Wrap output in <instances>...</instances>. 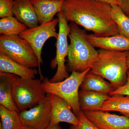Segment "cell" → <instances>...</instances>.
Instances as JSON below:
<instances>
[{
	"instance_id": "obj_6",
	"label": "cell",
	"mask_w": 129,
	"mask_h": 129,
	"mask_svg": "<svg viewBox=\"0 0 129 129\" xmlns=\"http://www.w3.org/2000/svg\"><path fill=\"white\" fill-rule=\"evenodd\" d=\"M0 53L25 67L31 68L39 67L37 56L32 47L19 35H1Z\"/></svg>"
},
{
	"instance_id": "obj_8",
	"label": "cell",
	"mask_w": 129,
	"mask_h": 129,
	"mask_svg": "<svg viewBox=\"0 0 129 129\" xmlns=\"http://www.w3.org/2000/svg\"><path fill=\"white\" fill-rule=\"evenodd\" d=\"M58 23V18H55L50 22L42 24L35 27L27 28L19 35L22 39L27 41L34 51L39 62V73L41 79L44 78L41 71V64L43 63L42 58V50L44 44L50 38L53 37L57 39L58 33L56 27Z\"/></svg>"
},
{
	"instance_id": "obj_15",
	"label": "cell",
	"mask_w": 129,
	"mask_h": 129,
	"mask_svg": "<svg viewBox=\"0 0 129 129\" xmlns=\"http://www.w3.org/2000/svg\"><path fill=\"white\" fill-rule=\"evenodd\" d=\"M18 77L13 74L0 72V105L20 112L12 97L13 83Z\"/></svg>"
},
{
	"instance_id": "obj_19",
	"label": "cell",
	"mask_w": 129,
	"mask_h": 129,
	"mask_svg": "<svg viewBox=\"0 0 129 129\" xmlns=\"http://www.w3.org/2000/svg\"><path fill=\"white\" fill-rule=\"evenodd\" d=\"M99 111H117L125 116H129V96L114 95L109 97Z\"/></svg>"
},
{
	"instance_id": "obj_5",
	"label": "cell",
	"mask_w": 129,
	"mask_h": 129,
	"mask_svg": "<svg viewBox=\"0 0 129 129\" xmlns=\"http://www.w3.org/2000/svg\"><path fill=\"white\" fill-rule=\"evenodd\" d=\"M46 95L41 79L18 77L13 83V99L20 112L36 106L45 98Z\"/></svg>"
},
{
	"instance_id": "obj_1",
	"label": "cell",
	"mask_w": 129,
	"mask_h": 129,
	"mask_svg": "<svg viewBox=\"0 0 129 129\" xmlns=\"http://www.w3.org/2000/svg\"><path fill=\"white\" fill-rule=\"evenodd\" d=\"M111 5L97 0H65L62 11L68 22L92 32L95 36L120 35L111 17Z\"/></svg>"
},
{
	"instance_id": "obj_26",
	"label": "cell",
	"mask_w": 129,
	"mask_h": 129,
	"mask_svg": "<svg viewBox=\"0 0 129 129\" xmlns=\"http://www.w3.org/2000/svg\"><path fill=\"white\" fill-rule=\"evenodd\" d=\"M120 6L125 14L129 17V0H120Z\"/></svg>"
},
{
	"instance_id": "obj_12",
	"label": "cell",
	"mask_w": 129,
	"mask_h": 129,
	"mask_svg": "<svg viewBox=\"0 0 129 129\" xmlns=\"http://www.w3.org/2000/svg\"><path fill=\"white\" fill-rule=\"evenodd\" d=\"M40 24L50 22L62 10L63 0H30Z\"/></svg>"
},
{
	"instance_id": "obj_25",
	"label": "cell",
	"mask_w": 129,
	"mask_h": 129,
	"mask_svg": "<svg viewBox=\"0 0 129 129\" xmlns=\"http://www.w3.org/2000/svg\"><path fill=\"white\" fill-rule=\"evenodd\" d=\"M109 95L111 96L114 95H122L129 96V72L127 73V79L126 83L124 85L117 88L113 91L110 92Z\"/></svg>"
},
{
	"instance_id": "obj_7",
	"label": "cell",
	"mask_w": 129,
	"mask_h": 129,
	"mask_svg": "<svg viewBox=\"0 0 129 129\" xmlns=\"http://www.w3.org/2000/svg\"><path fill=\"white\" fill-rule=\"evenodd\" d=\"M57 16L59 30L56 42V56L50 63L52 69H55L57 67V69L54 76L49 80L52 83L61 81L69 76L65 65V58L68 54L69 24L62 11L58 13Z\"/></svg>"
},
{
	"instance_id": "obj_11",
	"label": "cell",
	"mask_w": 129,
	"mask_h": 129,
	"mask_svg": "<svg viewBox=\"0 0 129 129\" xmlns=\"http://www.w3.org/2000/svg\"><path fill=\"white\" fill-rule=\"evenodd\" d=\"M51 95L52 111L49 125L58 124L60 122L78 125L79 123L78 118L71 111L69 105L60 97Z\"/></svg>"
},
{
	"instance_id": "obj_10",
	"label": "cell",
	"mask_w": 129,
	"mask_h": 129,
	"mask_svg": "<svg viewBox=\"0 0 129 129\" xmlns=\"http://www.w3.org/2000/svg\"><path fill=\"white\" fill-rule=\"evenodd\" d=\"M100 129H129V117L101 111H83Z\"/></svg>"
},
{
	"instance_id": "obj_28",
	"label": "cell",
	"mask_w": 129,
	"mask_h": 129,
	"mask_svg": "<svg viewBox=\"0 0 129 129\" xmlns=\"http://www.w3.org/2000/svg\"><path fill=\"white\" fill-rule=\"evenodd\" d=\"M46 129H62L60 127L59 124H54L53 125H49V126Z\"/></svg>"
},
{
	"instance_id": "obj_31",
	"label": "cell",
	"mask_w": 129,
	"mask_h": 129,
	"mask_svg": "<svg viewBox=\"0 0 129 129\" xmlns=\"http://www.w3.org/2000/svg\"><path fill=\"white\" fill-rule=\"evenodd\" d=\"M128 117H129V116H128Z\"/></svg>"
},
{
	"instance_id": "obj_16",
	"label": "cell",
	"mask_w": 129,
	"mask_h": 129,
	"mask_svg": "<svg viewBox=\"0 0 129 129\" xmlns=\"http://www.w3.org/2000/svg\"><path fill=\"white\" fill-rule=\"evenodd\" d=\"M0 72L15 75L25 79H35L38 73L37 70L25 67L0 53Z\"/></svg>"
},
{
	"instance_id": "obj_2",
	"label": "cell",
	"mask_w": 129,
	"mask_h": 129,
	"mask_svg": "<svg viewBox=\"0 0 129 129\" xmlns=\"http://www.w3.org/2000/svg\"><path fill=\"white\" fill-rule=\"evenodd\" d=\"M68 64L72 72H82L91 69L97 59L98 51L88 41L85 30L77 24L71 22L69 24Z\"/></svg>"
},
{
	"instance_id": "obj_30",
	"label": "cell",
	"mask_w": 129,
	"mask_h": 129,
	"mask_svg": "<svg viewBox=\"0 0 129 129\" xmlns=\"http://www.w3.org/2000/svg\"><path fill=\"white\" fill-rule=\"evenodd\" d=\"M19 129H32V128H29V127H26V126L23 125L22 127H21Z\"/></svg>"
},
{
	"instance_id": "obj_27",
	"label": "cell",
	"mask_w": 129,
	"mask_h": 129,
	"mask_svg": "<svg viewBox=\"0 0 129 129\" xmlns=\"http://www.w3.org/2000/svg\"><path fill=\"white\" fill-rule=\"evenodd\" d=\"M63 1H65V0H63ZM97 1L106 3L110 5L114 4V5H119V6L120 5V0H97Z\"/></svg>"
},
{
	"instance_id": "obj_13",
	"label": "cell",
	"mask_w": 129,
	"mask_h": 129,
	"mask_svg": "<svg viewBox=\"0 0 129 129\" xmlns=\"http://www.w3.org/2000/svg\"><path fill=\"white\" fill-rule=\"evenodd\" d=\"M86 37L94 47L107 50L129 51V39L122 35L98 37L86 33Z\"/></svg>"
},
{
	"instance_id": "obj_20",
	"label": "cell",
	"mask_w": 129,
	"mask_h": 129,
	"mask_svg": "<svg viewBox=\"0 0 129 129\" xmlns=\"http://www.w3.org/2000/svg\"><path fill=\"white\" fill-rule=\"evenodd\" d=\"M1 129H19L23 126L19 115L16 110L0 105Z\"/></svg>"
},
{
	"instance_id": "obj_17",
	"label": "cell",
	"mask_w": 129,
	"mask_h": 129,
	"mask_svg": "<svg viewBox=\"0 0 129 129\" xmlns=\"http://www.w3.org/2000/svg\"><path fill=\"white\" fill-rule=\"evenodd\" d=\"M108 94L81 90L79 91V103L82 111H99L109 97Z\"/></svg>"
},
{
	"instance_id": "obj_3",
	"label": "cell",
	"mask_w": 129,
	"mask_h": 129,
	"mask_svg": "<svg viewBox=\"0 0 129 129\" xmlns=\"http://www.w3.org/2000/svg\"><path fill=\"white\" fill-rule=\"evenodd\" d=\"M98 51V57L90 72L106 79L116 89L124 85L127 81L129 51L100 49Z\"/></svg>"
},
{
	"instance_id": "obj_23",
	"label": "cell",
	"mask_w": 129,
	"mask_h": 129,
	"mask_svg": "<svg viewBox=\"0 0 129 129\" xmlns=\"http://www.w3.org/2000/svg\"><path fill=\"white\" fill-rule=\"evenodd\" d=\"M79 123L78 125H72L69 129H100L88 118L82 111H81L78 116Z\"/></svg>"
},
{
	"instance_id": "obj_9",
	"label": "cell",
	"mask_w": 129,
	"mask_h": 129,
	"mask_svg": "<svg viewBox=\"0 0 129 129\" xmlns=\"http://www.w3.org/2000/svg\"><path fill=\"white\" fill-rule=\"evenodd\" d=\"M51 96L47 94L45 98L37 105L19 112L24 125L34 129H46L49 126L51 115Z\"/></svg>"
},
{
	"instance_id": "obj_4",
	"label": "cell",
	"mask_w": 129,
	"mask_h": 129,
	"mask_svg": "<svg viewBox=\"0 0 129 129\" xmlns=\"http://www.w3.org/2000/svg\"><path fill=\"white\" fill-rule=\"evenodd\" d=\"M88 69L82 72H73L64 80L52 83L47 78L42 80V84L46 94L60 97L69 105L77 117L81 112L79 103V88L86 74L90 70Z\"/></svg>"
},
{
	"instance_id": "obj_24",
	"label": "cell",
	"mask_w": 129,
	"mask_h": 129,
	"mask_svg": "<svg viewBox=\"0 0 129 129\" xmlns=\"http://www.w3.org/2000/svg\"><path fill=\"white\" fill-rule=\"evenodd\" d=\"M14 0H0V17L13 16Z\"/></svg>"
},
{
	"instance_id": "obj_21",
	"label": "cell",
	"mask_w": 129,
	"mask_h": 129,
	"mask_svg": "<svg viewBox=\"0 0 129 129\" xmlns=\"http://www.w3.org/2000/svg\"><path fill=\"white\" fill-rule=\"evenodd\" d=\"M26 25L13 16L0 19V34L6 36L19 35L27 28Z\"/></svg>"
},
{
	"instance_id": "obj_18",
	"label": "cell",
	"mask_w": 129,
	"mask_h": 129,
	"mask_svg": "<svg viewBox=\"0 0 129 129\" xmlns=\"http://www.w3.org/2000/svg\"><path fill=\"white\" fill-rule=\"evenodd\" d=\"M81 90L109 95L116 88L101 76L90 72L86 74L80 86Z\"/></svg>"
},
{
	"instance_id": "obj_29",
	"label": "cell",
	"mask_w": 129,
	"mask_h": 129,
	"mask_svg": "<svg viewBox=\"0 0 129 129\" xmlns=\"http://www.w3.org/2000/svg\"><path fill=\"white\" fill-rule=\"evenodd\" d=\"M127 67H128V71L129 72V52L127 56Z\"/></svg>"
},
{
	"instance_id": "obj_14",
	"label": "cell",
	"mask_w": 129,
	"mask_h": 129,
	"mask_svg": "<svg viewBox=\"0 0 129 129\" xmlns=\"http://www.w3.org/2000/svg\"><path fill=\"white\" fill-rule=\"evenodd\" d=\"M13 14L28 28L38 25L37 14L30 0H14Z\"/></svg>"
},
{
	"instance_id": "obj_22",
	"label": "cell",
	"mask_w": 129,
	"mask_h": 129,
	"mask_svg": "<svg viewBox=\"0 0 129 129\" xmlns=\"http://www.w3.org/2000/svg\"><path fill=\"white\" fill-rule=\"evenodd\" d=\"M112 18L117 25L120 35L129 39V17L121 9L120 6L111 5Z\"/></svg>"
}]
</instances>
